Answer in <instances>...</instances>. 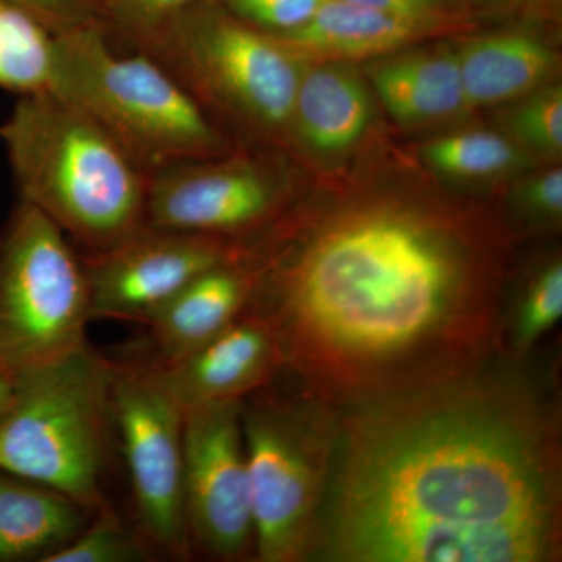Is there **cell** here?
<instances>
[{
    "label": "cell",
    "mask_w": 562,
    "mask_h": 562,
    "mask_svg": "<svg viewBox=\"0 0 562 562\" xmlns=\"http://www.w3.org/2000/svg\"><path fill=\"white\" fill-rule=\"evenodd\" d=\"M562 266L553 262L532 281L517 314V346H530L561 319Z\"/></svg>",
    "instance_id": "cell-25"
},
{
    "label": "cell",
    "mask_w": 562,
    "mask_h": 562,
    "mask_svg": "<svg viewBox=\"0 0 562 562\" xmlns=\"http://www.w3.org/2000/svg\"><path fill=\"white\" fill-rule=\"evenodd\" d=\"M184 520L188 542L224 560L255 547L241 402H216L184 413Z\"/></svg>",
    "instance_id": "cell-10"
},
{
    "label": "cell",
    "mask_w": 562,
    "mask_h": 562,
    "mask_svg": "<svg viewBox=\"0 0 562 562\" xmlns=\"http://www.w3.org/2000/svg\"><path fill=\"white\" fill-rule=\"evenodd\" d=\"M165 66L206 113L214 105L254 127H290L302 79L299 55L276 36L258 31L201 0L140 49Z\"/></svg>",
    "instance_id": "cell-7"
},
{
    "label": "cell",
    "mask_w": 562,
    "mask_h": 562,
    "mask_svg": "<svg viewBox=\"0 0 562 562\" xmlns=\"http://www.w3.org/2000/svg\"><path fill=\"white\" fill-rule=\"evenodd\" d=\"M110 384L111 361L88 344L16 379L0 417V471L98 512L106 503L102 479L113 428Z\"/></svg>",
    "instance_id": "cell-5"
},
{
    "label": "cell",
    "mask_w": 562,
    "mask_h": 562,
    "mask_svg": "<svg viewBox=\"0 0 562 562\" xmlns=\"http://www.w3.org/2000/svg\"><path fill=\"white\" fill-rule=\"evenodd\" d=\"M0 136L21 201L88 254L110 249L146 225L149 176L60 92L21 95Z\"/></svg>",
    "instance_id": "cell-3"
},
{
    "label": "cell",
    "mask_w": 562,
    "mask_h": 562,
    "mask_svg": "<svg viewBox=\"0 0 562 562\" xmlns=\"http://www.w3.org/2000/svg\"><path fill=\"white\" fill-rule=\"evenodd\" d=\"M92 514L61 492L0 471V562H44L68 546Z\"/></svg>",
    "instance_id": "cell-16"
},
{
    "label": "cell",
    "mask_w": 562,
    "mask_h": 562,
    "mask_svg": "<svg viewBox=\"0 0 562 562\" xmlns=\"http://www.w3.org/2000/svg\"><path fill=\"white\" fill-rule=\"evenodd\" d=\"M262 268L243 255L213 266L195 277L149 322L154 364H169L210 341L254 305Z\"/></svg>",
    "instance_id": "cell-14"
},
{
    "label": "cell",
    "mask_w": 562,
    "mask_h": 562,
    "mask_svg": "<svg viewBox=\"0 0 562 562\" xmlns=\"http://www.w3.org/2000/svg\"><path fill=\"white\" fill-rule=\"evenodd\" d=\"M460 21L461 16H401L346 0H325L312 20L276 38L299 57L364 58L401 49L414 40L446 31Z\"/></svg>",
    "instance_id": "cell-15"
},
{
    "label": "cell",
    "mask_w": 562,
    "mask_h": 562,
    "mask_svg": "<svg viewBox=\"0 0 562 562\" xmlns=\"http://www.w3.org/2000/svg\"><path fill=\"white\" fill-rule=\"evenodd\" d=\"M524 202L542 216L560 217L562 213V171L541 173L524 188Z\"/></svg>",
    "instance_id": "cell-28"
},
{
    "label": "cell",
    "mask_w": 562,
    "mask_h": 562,
    "mask_svg": "<svg viewBox=\"0 0 562 562\" xmlns=\"http://www.w3.org/2000/svg\"><path fill=\"white\" fill-rule=\"evenodd\" d=\"M369 9L409 18H458L452 0H346Z\"/></svg>",
    "instance_id": "cell-29"
},
{
    "label": "cell",
    "mask_w": 562,
    "mask_h": 562,
    "mask_svg": "<svg viewBox=\"0 0 562 562\" xmlns=\"http://www.w3.org/2000/svg\"><path fill=\"white\" fill-rule=\"evenodd\" d=\"M50 88L98 121L147 176L224 146L209 114L165 66L143 50L116 54L99 22L54 33Z\"/></svg>",
    "instance_id": "cell-4"
},
{
    "label": "cell",
    "mask_w": 562,
    "mask_h": 562,
    "mask_svg": "<svg viewBox=\"0 0 562 562\" xmlns=\"http://www.w3.org/2000/svg\"><path fill=\"white\" fill-rule=\"evenodd\" d=\"M88 522L58 552L52 553L44 562H136L151 557L154 547L139 531H131L109 505L92 514Z\"/></svg>",
    "instance_id": "cell-22"
},
{
    "label": "cell",
    "mask_w": 562,
    "mask_h": 562,
    "mask_svg": "<svg viewBox=\"0 0 562 562\" xmlns=\"http://www.w3.org/2000/svg\"><path fill=\"white\" fill-rule=\"evenodd\" d=\"M255 549L265 562L305 557L327 471L328 430L316 408L277 398L241 402Z\"/></svg>",
    "instance_id": "cell-8"
},
{
    "label": "cell",
    "mask_w": 562,
    "mask_h": 562,
    "mask_svg": "<svg viewBox=\"0 0 562 562\" xmlns=\"http://www.w3.org/2000/svg\"><path fill=\"white\" fill-rule=\"evenodd\" d=\"M375 90L392 117L430 124L468 109L457 54L412 55L383 63L372 72Z\"/></svg>",
    "instance_id": "cell-18"
},
{
    "label": "cell",
    "mask_w": 562,
    "mask_h": 562,
    "mask_svg": "<svg viewBox=\"0 0 562 562\" xmlns=\"http://www.w3.org/2000/svg\"><path fill=\"white\" fill-rule=\"evenodd\" d=\"M255 310L284 364L327 401H382L468 379L494 301L460 239L419 214L355 211L262 268Z\"/></svg>",
    "instance_id": "cell-2"
},
{
    "label": "cell",
    "mask_w": 562,
    "mask_h": 562,
    "mask_svg": "<svg viewBox=\"0 0 562 562\" xmlns=\"http://www.w3.org/2000/svg\"><path fill=\"white\" fill-rule=\"evenodd\" d=\"M173 162L149 173L146 225L225 239L276 213L279 188L251 161Z\"/></svg>",
    "instance_id": "cell-12"
},
{
    "label": "cell",
    "mask_w": 562,
    "mask_h": 562,
    "mask_svg": "<svg viewBox=\"0 0 562 562\" xmlns=\"http://www.w3.org/2000/svg\"><path fill=\"white\" fill-rule=\"evenodd\" d=\"M225 11L258 31L281 36L302 27L325 0H214Z\"/></svg>",
    "instance_id": "cell-26"
},
{
    "label": "cell",
    "mask_w": 562,
    "mask_h": 562,
    "mask_svg": "<svg viewBox=\"0 0 562 562\" xmlns=\"http://www.w3.org/2000/svg\"><path fill=\"white\" fill-rule=\"evenodd\" d=\"M371 121L364 85L349 70L319 68L302 72L291 124L313 149H349Z\"/></svg>",
    "instance_id": "cell-19"
},
{
    "label": "cell",
    "mask_w": 562,
    "mask_h": 562,
    "mask_svg": "<svg viewBox=\"0 0 562 562\" xmlns=\"http://www.w3.org/2000/svg\"><path fill=\"white\" fill-rule=\"evenodd\" d=\"M54 32L27 11L0 0V88L32 94L50 88Z\"/></svg>",
    "instance_id": "cell-20"
},
{
    "label": "cell",
    "mask_w": 562,
    "mask_h": 562,
    "mask_svg": "<svg viewBox=\"0 0 562 562\" xmlns=\"http://www.w3.org/2000/svg\"><path fill=\"white\" fill-rule=\"evenodd\" d=\"M27 11L52 32L95 24L101 18V0H5Z\"/></svg>",
    "instance_id": "cell-27"
},
{
    "label": "cell",
    "mask_w": 562,
    "mask_h": 562,
    "mask_svg": "<svg viewBox=\"0 0 562 562\" xmlns=\"http://www.w3.org/2000/svg\"><path fill=\"white\" fill-rule=\"evenodd\" d=\"M509 127L532 149L560 154L562 149V92L550 88L535 92L509 116Z\"/></svg>",
    "instance_id": "cell-24"
},
{
    "label": "cell",
    "mask_w": 562,
    "mask_h": 562,
    "mask_svg": "<svg viewBox=\"0 0 562 562\" xmlns=\"http://www.w3.org/2000/svg\"><path fill=\"white\" fill-rule=\"evenodd\" d=\"M199 2L201 0H101L99 24L106 36H117L133 49L140 50Z\"/></svg>",
    "instance_id": "cell-23"
},
{
    "label": "cell",
    "mask_w": 562,
    "mask_h": 562,
    "mask_svg": "<svg viewBox=\"0 0 562 562\" xmlns=\"http://www.w3.org/2000/svg\"><path fill=\"white\" fill-rule=\"evenodd\" d=\"M283 364L271 322L250 308L180 360L154 366L187 413L206 403L241 402L265 386Z\"/></svg>",
    "instance_id": "cell-13"
},
{
    "label": "cell",
    "mask_w": 562,
    "mask_h": 562,
    "mask_svg": "<svg viewBox=\"0 0 562 562\" xmlns=\"http://www.w3.org/2000/svg\"><path fill=\"white\" fill-rule=\"evenodd\" d=\"M239 254L225 239L143 225L116 246L81 258L91 319L146 325L195 277Z\"/></svg>",
    "instance_id": "cell-11"
},
{
    "label": "cell",
    "mask_w": 562,
    "mask_h": 562,
    "mask_svg": "<svg viewBox=\"0 0 562 562\" xmlns=\"http://www.w3.org/2000/svg\"><path fill=\"white\" fill-rule=\"evenodd\" d=\"M14 383H16V380L0 372V417L3 416L7 406H9L11 395H13L14 391Z\"/></svg>",
    "instance_id": "cell-31"
},
{
    "label": "cell",
    "mask_w": 562,
    "mask_h": 562,
    "mask_svg": "<svg viewBox=\"0 0 562 562\" xmlns=\"http://www.w3.org/2000/svg\"><path fill=\"white\" fill-rule=\"evenodd\" d=\"M83 260L38 209L20 201L0 235V372L20 379L87 342Z\"/></svg>",
    "instance_id": "cell-6"
},
{
    "label": "cell",
    "mask_w": 562,
    "mask_h": 562,
    "mask_svg": "<svg viewBox=\"0 0 562 562\" xmlns=\"http://www.w3.org/2000/svg\"><path fill=\"white\" fill-rule=\"evenodd\" d=\"M469 106L497 105L541 88L557 68L554 52L527 32L469 41L457 54Z\"/></svg>",
    "instance_id": "cell-17"
},
{
    "label": "cell",
    "mask_w": 562,
    "mask_h": 562,
    "mask_svg": "<svg viewBox=\"0 0 562 562\" xmlns=\"http://www.w3.org/2000/svg\"><path fill=\"white\" fill-rule=\"evenodd\" d=\"M113 428L131 475L139 532L155 550L187 552L184 409L149 361H111Z\"/></svg>",
    "instance_id": "cell-9"
},
{
    "label": "cell",
    "mask_w": 562,
    "mask_h": 562,
    "mask_svg": "<svg viewBox=\"0 0 562 562\" xmlns=\"http://www.w3.org/2000/svg\"><path fill=\"white\" fill-rule=\"evenodd\" d=\"M557 431L528 395L471 379L371 403L346 432L328 554L546 562L560 549Z\"/></svg>",
    "instance_id": "cell-1"
},
{
    "label": "cell",
    "mask_w": 562,
    "mask_h": 562,
    "mask_svg": "<svg viewBox=\"0 0 562 562\" xmlns=\"http://www.w3.org/2000/svg\"><path fill=\"white\" fill-rule=\"evenodd\" d=\"M424 158L436 171L462 179H483L509 171L519 151L508 138L491 132L442 136L425 146Z\"/></svg>",
    "instance_id": "cell-21"
},
{
    "label": "cell",
    "mask_w": 562,
    "mask_h": 562,
    "mask_svg": "<svg viewBox=\"0 0 562 562\" xmlns=\"http://www.w3.org/2000/svg\"><path fill=\"white\" fill-rule=\"evenodd\" d=\"M490 9L525 11V13H557L562 0H476Z\"/></svg>",
    "instance_id": "cell-30"
}]
</instances>
